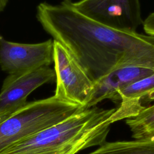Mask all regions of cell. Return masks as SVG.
I'll list each match as a JSON object with an SVG mask.
<instances>
[{
	"label": "cell",
	"instance_id": "cell-1",
	"mask_svg": "<svg viewBox=\"0 0 154 154\" xmlns=\"http://www.w3.org/2000/svg\"><path fill=\"white\" fill-rule=\"evenodd\" d=\"M55 38L93 82L122 67L154 69L153 35L108 27L74 8L60 19Z\"/></svg>",
	"mask_w": 154,
	"mask_h": 154
},
{
	"label": "cell",
	"instance_id": "cell-2",
	"mask_svg": "<svg viewBox=\"0 0 154 154\" xmlns=\"http://www.w3.org/2000/svg\"><path fill=\"white\" fill-rule=\"evenodd\" d=\"M116 108L82 109L66 119L19 140L0 154H76L100 146L112 123Z\"/></svg>",
	"mask_w": 154,
	"mask_h": 154
},
{
	"label": "cell",
	"instance_id": "cell-3",
	"mask_svg": "<svg viewBox=\"0 0 154 154\" xmlns=\"http://www.w3.org/2000/svg\"><path fill=\"white\" fill-rule=\"evenodd\" d=\"M81 106L54 95L28 102L0 122V152L23 138L57 123L79 110Z\"/></svg>",
	"mask_w": 154,
	"mask_h": 154
},
{
	"label": "cell",
	"instance_id": "cell-4",
	"mask_svg": "<svg viewBox=\"0 0 154 154\" xmlns=\"http://www.w3.org/2000/svg\"><path fill=\"white\" fill-rule=\"evenodd\" d=\"M54 63L57 82L54 96L85 109L93 82L69 51L54 40Z\"/></svg>",
	"mask_w": 154,
	"mask_h": 154
},
{
	"label": "cell",
	"instance_id": "cell-5",
	"mask_svg": "<svg viewBox=\"0 0 154 154\" xmlns=\"http://www.w3.org/2000/svg\"><path fill=\"white\" fill-rule=\"evenodd\" d=\"M70 3L82 14L113 29L135 32L143 22L140 0H81Z\"/></svg>",
	"mask_w": 154,
	"mask_h": 154
},
{
	"label": "cell",
	"instance_id": "cell-6",
	"mask_svg": "<svg viewBox=\"0 0 154 154\" xmlns=\"http://www.w3.org/2000/svg\"><path fill=\"white\" fill-rule=\"evenodd\" d=\"M54 62V41L23 44L0 35V67L11 74L24 73L47 67Z\"/></svg>",
	"mask_w": 154,
	"mask_h": 154
},
{
	"label": "cell",
	"instance_id": "cell-7",
	"mask_svg": "<svg viewBox=\"0 0 154 154\" xmlns=\"http://www.w3.org/2000/svg\"><path fill=\"white\" fill-rule=\"evenodd\" d=\"M56 78L48 66L19 74H11L4 79L0 91V115L14 112L28 102V96L35 89Z\"/></svg>",
	"mask_w": 154,
	"mask_h": 154
},
{
	"label": "cell",
	"instance_id": "cell-8",
	"mask_svg": "<svg viewBox=\"0 0 154 154\" xmlns=\"http://www.w3.org/2000/svg\"><path fill=\"white\" fill-rule=\"evenodd\" d=\"M154 73V69L141 66H125L114 69L93 82L85 109L95 106L104 99L121 102L118 91Z\"/></svg>",
	"mask_w": 154,
	"mask_h": 154
},
{
	"label": "cell",
	"instance_id": "cell-9",
	"mask_svg": "<svg viewBox=\"0 0 154 154\" xmlns=\"http://www.w3.org/2000/svg\"><path fill=\"white\" fill-rule=\"evenodd\" d=\"M118 93L121 102L112 116V123L135 117L154 100V73L120 89Z\"/></svg>",
	"mask_w": 154,
	"mask_h": 154
},
{
	"label": "cell",
	"instance_id": "cell-10",
	"mask_svg": "<svg viewBox=\"0 0 154 154\" xmlns=\"http://www.w3.org/2000/svg\"><path fill=\"white\" fill-rule=\"evenodd\" d=\"M88 154H154V137L105 142Z\"/></svg>",
	"mask_w": 154,
	"mask_h": 154
},
{
	"label": "cell",
	"instance_id": "cell-11",
	"mask_svg": "<svg viewBox=\"0 0 154 154\" xmlns=\"http://www.w3.org/2000/svg\"><path fill=\"white\" fill-rule=\"evenodd\" d=\"M132 137L143 139L154 137V104L141 110L137 116L125 119Z\"/></svg>",
	"mask_w": 154,
	"mask_h": 154
},
{
	"label": "cell",
	"instance_id": "cell-12",
	"mask_svg": "<svg viewBox=\"0 0 154 154\" xmlns=\"http://www.w3.org/2000/svg\"><path fill=\"white\" fill-rule=\"evenodd\" d=\"M143 23L145 32L147 35L154 36V12L150 14Z\"/></svg>",
	"mask_w": 154,
	"mask_h": 154
},
{
	"label": "cell",
	"instance_id": "cell-13",
	"mask_svg": "<svg viewBox=\"0 0 154 154\" xmlns=\"http://www.w3.org/2000/svg\"><path fill=\"white\" fill-rule=\"evenodd\" d=\"M8 2V0H0V12L2 11Z\"/></svg>",
	"mask_w": 154,
	"mask_h": 154
},
{
	"label": "cell",
	"instance_id": "cell-14",
	"mask_svg": "<svg viewBox=\"0 0 154 154\" xmlns=\"http://www.w3.org/2000/svg\"><path fill=\"white\" fill-rule=\"evenodd\" d=\"M16 112V111H15ZM13 112L12 113H8V114H1L0 115V122H2L3 120H4L5 119H6L8 117H9L11 114H13Z\"/></svg>",
	"mask_w": 154,
	"mask_h": 154
}]
</instances>
